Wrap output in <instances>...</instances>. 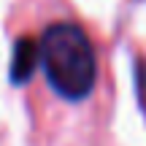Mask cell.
Here are the masks:
<instances>
[{"mask_svg":"<svg viewBox=\"0 0 146 146\" xmlns=\"http://www.w3.org/2000/svg\"><path fill=\"white\" fill-rule=\"evenodd\" d=\"M135 68H138V98H141V108L146 114V62L135 60Z\"/></svg>","mask_w":146,"mask_h":146,"instance_id":"3957f363","label":"cell"},{"mask_svg":"<svg viewBox=\"0 0 146 146\" xmlns=\"http://www.w3.org/2000/svg\"><path fill=\"white\" fill-rule=\"evenodd\" d=\"M38 65H41V41H33V38L22 35L14 43V54H11V70H8L11 84L14 87L27 84Z\"/></svg>","mask_w":146,"mask_h":146,"instance_id":"7a4b0ae2","label":"cell"},{"mask_svg":"<svg viewBox=\"0 0 146 146\" xmlns=\"http://www.w3.org/2000/svg\"><path fill=\"white\" fill-rule=\"evenodd\" d=\"M41 65L46 81L62 100L81 103L98 81V54L87 33L70 22H54L41 38Z\"/></svg>","mask_w":146,"mask_h":146,"instance_id":"6da1fadb","label":"cell"}]
</instances>
